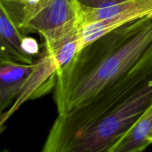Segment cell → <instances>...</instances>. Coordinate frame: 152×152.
Wrapping results in <instances>:
<instances>
[{
  "instance_id": "6da1fadb",
  "label": "cell",
  "mask_w": 152,
  "mask_h": 152,
  "mask_svg": "<svg viewBox=\"0 0 152 152\" xmlns=\"http://www.w3.org/2000/svg\"><path fill=\"white\" fill-rule=\"evenodd\" d=\"M152 53V16L121 25L83 47L57 71L58 115L84 106Z\"/></svg>"
},
{
  "instance_id": "7a4b0ae2",
  "label": "cell",
  "mask_w": 152,
  "mask_h": 152,
  "mask_svg": "<svg viewBox=\"0 0 152 152\" xmlns=\"http://www.w3.org/2000/svg\"><path fill=\"white\" fill-rule=\"evenodd\" d=\"M152 104V77L117 100L61 152H112Z\"/></svg>"
},
{
  "instance_id": "3957f363",
  "label": "cell",
  "mask_w": 152,
  "mask_h": 152,
  "mask_svg": "<svg viewBox=\"0 0 152 152\" xmlns=\"http://www.w3.org/2000/svg\"><path fill=\"white\" fill-rule=\"evenodd\" d=\"M78 4L74 0H41L32 5L13 4L9 15L25 35L37 33L51 52L80 32Z\"/></svg>"
},
{
  "instance_id": "277c9868",
  "label": "cell",
  "mask_w": 152,
  "mask_h": 152,
  "mask_svg": "<svg viewBox=\"0 0 152 152\" xmlns=\"http://www.w3.org/2000/svg\"><path fill=\"white\" fill-rule=\"evenodd\" d=\"M147 16H152V0H129L98 10L80 9L83 47L121 25Z\"/></svg>"
},
{
  "instance_id": "5b68a950",
  "label": "cell",
  "mask_w": 152,
  "mask_h": 152,
  "mask_svg": "<svg viewBox=\"0 0 152 152\" xmlns=\"http://www.w3.org/2000/svg\"><path fill=\"white\" fill-rule=\"evenodd\" d=\"M59 67L54 59L45 50L35 61V68L19 92L13 108L1 114V131L3 124L12 114L26 100L42 96L54 87Z\"/></svg>"
},
{
  "instance_id": "8992f818",
  "label": "cell",
  "mask_w": 152,
  "mask_h": 152,
  "mask_svg": "<svg viewBox=\"0 0 152 152\" xmlns=\"http://www.w3.org/2000/svg\"><path fill=\"white\" fill-rule=\"evenodd\" d=\"M25 34L13 22L6 9L0 4V62L32 64L35 62L24 52L22 41Z\"/></svg>"
},
{
  "instance_id": "52a82bcc",
  "label": "cell",
  "mask_w": 152,
  "mask_h": 152,
  "mask_svg": "<svg viewBox=\"0 0 152 152\" xmlns=\"http://www.w3.org/2000/svg\"><path fill=\"white\" fill-rule=\"evenodd\" d=\"M35 68L32 64L0 62V111L4 113L17 97Z\"/></svg>"
},
{
  "instance_id": "ba28073f",
  "label": "cell",
  "mask_w": 152,
  "mask_h": 152,
  "mask_svg": "<svg viewBox=\"0 0 152 152\" xmlns=\"http://www.w3.org/2000/svg\"><path fill=\"white\" fill-rule=\"evenodd\" d=\"M152 104L127 134L116 145L112 152H141L151 145Z\"/></svg>"
},
{
  "instance_id": "9c48e42d",
  "label": "cell",
  "mask_w": 152,
  "mask_h": 152,
  "mask_svg": "<svg viewBox=\"0 0 152 152\" xmlns=\"http://www.w3.org/2000/svg\"><path fill=\"white\" fill-rule=\"evenodd\" d=\"M82 10H98L121 4L129 0H74Z\"/></svg>"
},
{
  "instance_id": "30bf717a",
  "label": "cell",
  "mask_w": 152,
  "mask_h": 152,
  "mask_svg": "<svg viewBox=\"0 0 152 152\" xmlns=\"http://www.w3.org/2000/svg\"><path fill=\"white\" fill-rule=\"evenodd\" d=\"M22 49L24 52L31 57H36L39 54V45L35 39L25 36L22 41Z\"/></svg>"
},
{
  "instance_id": "8fae6325",
  "label": "cell",
  "mask_w": 152,
  "mask_h": 152,
  "mask_svg": "<svg viewBox=\"0 0 152 152\" xmlns=\"http://www.w3.org/2000/svg\"><path fill=\"white\" fill-rule=\"evenodd\" d=\"M148 139H149V142H150V143L152 144V131H151V134H150V135H149V138H148Z\"/></svg>"
}]
</instances>
